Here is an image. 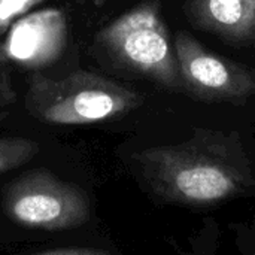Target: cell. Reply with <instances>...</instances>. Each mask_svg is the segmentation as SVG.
<instances>
[{
  "label": "cell",
  "mask_w": 255,
  "mask_h": 255,
  "mask_svg": "<svg viewBox=\"0 0 255 255\" xmlns=\"http://www.w3.org/2000/svg\"><path fill=\"white\" fill-rule=\"evenodd\" d=\"M66 39L64 13L60 9H43L13 22L3 48L12 61L34 69L54 63L61 55Z\"/></svg>",
  "instance_id": "8992f818"
},
{
  "label": "cell",
  "mask_w": 255,
  "mask_h": 255,
  "mask_svg": "<svg viewBox=\"0 0 255 255\" xmlns=\"http://www.w3.org/2000/svg\"><path fill=\"white\" fill-rule=\"evenodd\" d=\"M142 103L140 94L105 76L78 70L61 79L33 73L27 105L48 124L82 126L121 117Z\"/></svg>",
  "instance_id": "7a4b0ae2"
},
{
  "label": "cell",
  "mask_w": 255,
  "mask_h": 255,
  "mask_svg": "<svg viewBox=\"0 0 255 255\" xmlns=\"http://www.w3.org/2000/svg\"><path fill=\"white\" fill-rule=\"evenodd\" d=\"M40 1L42 0H0V33L6 31L18 16L25 15Z\"/></svg>",
  "instance_id": "9c48e42d"
},
{
  "label": "cell",
  "mask_w": 255,
  "mask_h": 255,
  "mask_svg": "<svg viewBox=\"0 0 255 255\" xmlns=\"http://www.w3.org/2000/svg\"><path fill=\"white\" fill-rule=\"evenodd\" d=\"M33 255H111L105 250L99 248H84V247H76V248H60V250H51V251H43Z\"/></svg>",
  "instance_id": "30bf717a"
},
{
  "label": "cell",
  "mask_w": 255,
  "mask_h": 255,
  "mask_svg": "<svg viewBox=\"0 0 255 255\" xmlns=\"http://www.w3.org/2000/svg\"><path fill=\"white\" fill-rule=\"evenodd\" d=\"M3 211L18 226L58 232L85 224L91 208L88 196L75 184L46 169H34L7 184Z\"/></svg>",
  "instance_id": "277c9868"
},
{
  "label": "cell",
  "mask_w": 255,
  "mask_h": 255,
  "mask_svg": "<svg viewBox=\"0 0 255 255\" xmlns=\"http://www.w3.org/2000/svg\"><path fill=\"white\" fill-rule=\"evenodd\" d=\"M39 152V143L25 137H0V173L16 169Z\"/></svg>",
  "instance_id": "ba28073f"
},
{
  "label": "cell",
  "mask_w": 255,
  "mask_h": 255,
  "mask_svg": "<svg viewBox=\"0 0 255 255\" xmlns=\"http://www.w3.org/2000/svg\"><path fill=\"white\" fill-rule=\"evenodd\" d=\"M6 117H7V114H6V112H0V121H1L3 118H6Z\"/></svg>",
  "instance_id": "8fae6325"
},
{
  "label": "cell",
  "mask_w": 255,
  "mask_h": 255,
  "mask_svg": "<svg viewBox=\"0 0 255 255\" xmlns=\"http://www.w3.org/2000/svg\"><path fill=\"white\" fill-rule=\"evenodd\" d=\"M143 178L161 199L209 205L241 194L253 184L251 167L239 142L215 133L136 154Z\"/></svg>",
  "instance_id": "6da1fadb"
},
{
  "label": "cell",
  "mask_w": 255,
  "mask_h": 255,
  "mask_svg": "<svg viewBox=\"0 0 255 255\" xmlns=\"http://www.w3.org/2000/svg\"><path fill=\"white\" fill-rule=\"evenodd\" d=\"M196 25L232 40L255 37V0H190Z\"/></svg>",
  "instance_id": "52a82bcc"
},
{
  "label": "cell",
  "mask_w": 255,
  "mask_h": 255,
  "mask_svg": "<svg viewBox=\"0 0 255 255\" xmlns=\"http://www.w3.org/2000/svg\"><path fill=\"white\" fill-rule=\"evenodd\" d=\"M96 40L121 67L172 90L184 87L175 45L157 1H143L121 15L99 31Z\"/></svg>",
  "instance_id": "3957f363"
},
{
  "label": "cell",
  "mask_w": 255,
  "mask_h": 255,
  "mask_svg": "<svg viewBox=\"0 0 255 255\" xmlns=\"http://www.w3.org/2000/svg\"><path fill=\"white\" fill-rule=\"evenodd\" d=\"M175 52L184 87L197 96L229 102L255 96V75L251 70L208 52L191 34H176Z\"/></svg>",
  "instance_id": "5b68a950"
}]
</instances>
